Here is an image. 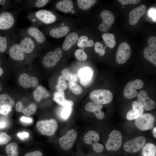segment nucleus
<instances>
[{
    "label": "nucleus",
    "instance_id": "1",
    "mask_svg": "<svg viewBox=\"0 0 156 156\" xmlns=\"http://www.w3.org/2000/svg\"><path fill=\"white\" fill-rule=\"evenodd\" d=\"M27 18L32 25L37 27L40 22L46 24H49L55 22L56 17L53 13L50 11L42 9L30 13Z\"/></svg>",
    "mask_w": 156,
    "mask_h": 156
},
{
    "label": "nucleus",
    "instance_id": "2",
    "mask_svg": "<svg viewBox=\"0 0 156 156\" xmlns=\"http://www.w3.org/2000/svg\"><path fill=\"white\" fill-rule=\"evenodd\" d=\"M22 8L14 9L11 11L4 12L0 14V30H12L16 27L18 16Z\"/></svg>",
    "mask_w": 156,
    "mask_h": 156
},
{
    "label": "nucleus",
    "instance_id": "3",
    "mask_svg": "<svg viewBox=\"0 0 156 156\" xmlns=\"http://www.w3.org/2000/svg\"><path fill=\"white\" fill-rule=\"evenodd\" d=\"M36 127L41 134L51 136L53 135L57 130L58 124L55 119H51L38 121L36 123Z\"/></svg>",
    "mask_w": 156,
    "mask_h": 156
},
{
    "label": "nucleus",
    "instance_id": "4",
    "mask_svg": "<svg viewBox=\"0 0 156 156\" xmlns=\"http://www.w3.org/2000/svg\"><path fill=\"white\" fill-rule=\"evenodd\" d=\"M94 102L103 105L110 103L113 99V95L110 91L105 89H98L92 91L89 96Z\"/></svg>",
    "mask_w": 156,
    "mask_h": 156
},
{
    "label": "nucleus",
    "instance_id": "5",
    "mask_svg": "<svg viewBox=\"0 0 156 156\" xmlns=\"http://www.w3.org/2000/svg\"><path fill=\"white\" fill-rule=\"evenodd\" d=\"M19 32L21 36L25 35L31 37L39 45L43 43L45 41V37L43 33L37 27L34 25L21 29Z\"/></svg>",
    "mask_w": 156,
    "mask_h": 156
},
{
    "label": "nucleus",
    "instance_id": "6",
    "mask_svg": "<svg viewBox=\"0 0 156 156\" xmlns=\"http://www.w3.org/2000/svg\"><path fill=\"white\" fill-rule=\"evenodd\" d=\"M155 118L150 113L142 114L135 119V123L137 128L141 130L151 129L153 127Z\"/></svg>",
    "mask_w": 156,
    "mask_h": 156
},
{
    "label": "nucleus",
    "instance_id": "7",
    "mask_svg": "<svg viewBox=\"0 0 156 156\" xmlns=\"http://www.w3.org/2000/svg\"><path fill=\"white\" fill-rule=\"evenodd\" d=\"M122 142V135L120 132L117 130H114L109 135L105 144L106 148L109 151H117L121 147Z\"/></svg>",
    "mask_w": 156,
    "mask_h": 156
},
{
    "label": "nucleus",
    "instance_id": "8",
    "mask_svg": "<svg viewBox=\"0 0 156 156\" xmlns=\"http://www.w3.org/2000/svg\"><path fill=\"white\" fill-rule=\"evenodd\" d=\"M62 54V50L59 48H56L53 51L48 52L43 58V65L48 68L55 66L61 57Z\"/></svg>",
    "mask_w": 156,
    "mask_h": 156
},
{
    "label": "nucleus",
    "instance_id": "9",
    "mask_svg": "<svg viewBox=\"0 0 156 156\" xmlns=\"http://www.w3.org/2000/svg\"><path fill=\"white\" fill-rule=\"evenodd\" d=\"M146 142V138L140 136L127 141L124 144L123 148L125 151L133 153L139 151L144 146Z\"/></svg>",
    "mask_w": 156,
    "mask_h": 156
},
{
    "label": "nucleus",
    "instance_id": "10",
    "mask_svg": "<svg viewBox=\"0 0 156 156\" xmlns=\"http://www.w3.org/2000/svg\"><path fill=\"white\" fill-rule=\"evenodd\" d=\"M144 82L139 79L129 81L125 85L123 94L125 97L128 99H131L135 97L137 94V91L134 89H139L143 88Z\"/></svg>",
    "mask_w": 156,
    "mask_h": 156
},
{
    "label": "nucleus",
    "instance_id": "11",
    "mask_svg": "<svg viewBox=\"0 0 156 156\" xmlns=\"http://www.w3.org/2000/svg\"><path fill=\"white\" fill-rule=\"evenodd\" d=\"M131 53L129 45L126 42H122L118 48L116 56V62L119 64L126 63L130 58Z\"/></svg>",
    "mask_w": 156,
    "mask_h": 156
},
{
    "label": "nucleus",
    "instance_id": "12",
    "mask_svg": "<svg viewBox=\"0 0 156 156\" xmlns=\"http://www.w3.org/2000/svg\"><path fill=\"white\" fill-rule=\"evenodd\" d=\"M21 38L18 43L20 50L25 55L32 53L39 46L31 37L25 35H21Z\"/></svg>",
    "mask_w": 156,
    "mask_h": 156
},
{
    "label": "nucleus",
    "instance_id": "13",
    "mask_svg": "<svg viewBox=\"0 0 156 156\" xmlns=\"http://www.w3.org/2000/svg\"><path fill=\"white\" fill-rule=\"evenodd\" d=\"M77 136V133L74 129L68 131L59 139V143L61 148L64 150L70 149L73 146Z\"/></svg>",
    "mask_w": 156,
    "mask_h": 156
},
{
    "label": "nucleus",
    "instance_id": "14",
    "mask_svg": "<svg viewBox=\"0 0 156 156\" xmlns=\"http://www.w3.org/2000/svg\"><path fill=\"white\" fill-rule=\"evenodd\" d=\"M101 16L103 21L99 26V30L102 32H106L111 27L115 20V17L113 13L107 10L102 11Z\"/></svg>",
    "mask_w": 156,
    "mask_h": 156
},
{
    "label": "nucleus",
    "instance_id": "15",
    "mask_svg": "<svg viewBox=\"0 0 156 156\" xmlns=\"http://www.w3.org/2000/svg\"><path fill=\"white\" fill-rule=\"evenodd\" d=\"M94 74L93 69L91 67L85 66L80 68L78 72L81 84L83 86L89 85L91 82Z\"/></svg>",
    "mask_w": 156,
    "mask_h": 156
},
{
    "label": "nucleus",
    "instance_id": "16",
    "mask_svg": "<svg viewBox=\"0 0 156 156\" xmlns=\"http://www.w3.org/2000/svg\"><path fill=\"white\" fill-rule=\"evenodd\" d=\"M138 102L141 104L144 109L149 111L155 106V102L149 97L146 92L144 90L140 92L137 94Z\"/></svg>",
    "mask_w": 156,
    "mask_h": 156
},
{
    "label": "nucleus",
    "instance_id": "17",
    "mask_svg": "<svg viewBox=\"0 0 156 156\" xmlns=\"http://www.w3.org/2000/svg\"><path fill=\"white\" fill-rule=\"evenodd\" d=\"M18 81L21 86L26 89L35 87L38 83V79L36 77H31L25 73H22L19 76Z\"/></svg>",
    "mask_w": 156,
    "mask_h": 156
},
{
    "label": "nucleus",
    "instance_id": "18",
    "mask_svg": "<svg viewBox=\"0 0 156 156\" xmlns=\"http://www.w3.org/2000/svg\"><path fill=\"white\" fill-rule=\"evenodd\" d=\"M146 6L144 5H140L132 10L129 14V23L132 25L136 24L140 19L146 13Z\"/></svg>",
    "mask_w": 156,
    "mask_h": 156
},
{
    "label": "nucleus",
    "instance_id": "19",
    "mask_svg": "<svg viewBox=\"0 0 156 156\" xmlns=\"http://www.w3.org/2000/svg\"><path fill=\"white\" fill-rule=\"evenodd\" d=\"M132 109L129 110L126 115L127 119L129 120H135L142 115L144 112L142 105L138 101H134L132 105Z\"/></svg>",
    "mask_w": 156,
    "mask_h": 156
},
{
    "label": "nucleus",
    "instance_id": "20",
    "mask_svg": "<svg viewBox=\"0 0 156 156\" xmlns=\"http://www.w3.org/2000/svg\"><path fill=\"white\" fill-rule=\"evenodd\" d=\"M9 54L10 58L17 61H22L25 57V55L20 50L17 42L12 44L9 47Z\"/></svg>",
    "mask_w": 156,
    "mask_h": 156
},
{
    "label": "nucleus",
    "instance_id": "21",
    "mask_svg": "<svg viewBox=\"0 0 156 156\" xmlns=\"http://www.w3.org/2000/svg\"><path fill=\"white\" fill-rule=\"evenodd\" d=\"M102 105L95 102H90L87 103L85 106V109L88 111L93 113L99 119H102L104 116V113L101 110Z\"/></svg>",
    "mask_w": 156,
    "mask_h": 156
},
{
    "label": "nucleus",
    "instance_id": "22",
    "mask_svg": "<svg viewBox=\"0 0 156 156\" xmlns=\"http://www.w3.org/2000/svg\"><path fill=\"white\" fill-rule=\"evenodd\" d=\"M37 108V105L34 103H31L28 106L25 107L22 102L20 101H18L15 106V109L17 111L21 112L27 116L34 114L36 112Z\"/></svg>",
    "mask_w": 156,
    "mask_h": 156
},
{
    "label": "nucleus",
    "instance_id": "23",
    "mask_svg": "<svg viewBox=\"0 0 156 156\" xmlns=\"http://www.w3.org/2000/svg\"><path fill=\"white\" fill-rule=\"evenodd\" d=\"M15 102L10 96L6 94H0V109L12 110Z\"/></svg>",
    "mask_w": 156,
    "mask_h": 156
},
{
    "label": "nucleus",
    "instance_id": "24",
    "mask_svg": "<svg viewBox=\"0 0 156 156\" xmlns=\"http://www.w3.org/2000/svg\"><path fill=\"white\" fill-rule=\"evenodd\" d=\"M54 101L58 104L63 106H70L72 107L74 103L71 101L65 99L64 93L63 91H57L54 94Z\"/></svg>",
    "mask_w": 156,
    "mask_h": 156
},
{
    "label": "nucleus",
    "instance_id": "25",
    "mask_svg": "<svg viewBox=\"0 0 156 156\" xmlns=\"http://www.w3.org/2000/svg\"><path fill=\"white\" fill-rule=\"evenodd\" d=\"M79 38L77 34L75 32H72L68 34L62 44L63 50L67 51L74 45Z\"/></svg>",
    "mask_w": 156,
    "mask_h": 156
},
{
    "label": "nucleus",
    "instance_id": "26",
    "mask_svg": "<svg viewBox=\"0 0 156 156\" xmlns=\"http://www.w3.org/2000/svg\"><path fill=\"white\" fill-rule=\"evenodd\" d=\"M70 29L67 26L55 28L51 29L49 31V35L55 38H60L66 35L69 32Z\"/></svg>",
    "mask_w": 156,
    "mask_h": 156
},
{
    "label": "nucleus",
    "instance_id": "27",
    "mask_svg": "<svg viewBox=\"0 0 156 156\" xmlns=\"http://www.w3.org/2000/svg\"><path fill=\"white\" fill-rule=\"evenodd\" d=\"M33 96L35 100L37 102H39L42 99L48 98L49 94L42 86L39 85L37 87L33 92Z\"/></svg>",
    "mask_w": 156,
    "mask_h": 156
},
{
    "label": "nucleus",
    "instance_id": "28",
    "mask_svg": "<svg viewBox=\"0 0 156 156\" xmlns=\"http://www.w3.org/2000/svg\"><path fill=\"white\" fill-rule=\"evenodd\" d=\"M56 8L60 11L68 13L71 11L73 8V2L70 0H62L56 4Z\"/></svg>",
    "mask_w": 156,
    "mask_h": 156
},
{
    "label": "nucleus",
    "instance_id": "29",
    "mask_svg": "<svg viewBox=\"0 0 156 156\" xmlns=\"http://www.w3.org/2000/svg\"><path fill=\"white\" fill-rule=\"evenodd\" d=\"M144 58L156 66V51L155 49L149 47H146L143 50Z\"/></svg>",
    "mask_w": 156,
    "mask_h": 156
},
{
    "label": "nucleus",
    "instance_id": "30",
    "mask_svg": "<svg viewBox=\"0 0 156 156\" xmlns=\"http://www.w3.org/2000/svg\"><path fill=\"white\" fill-rule=\"evenodd\" d=\"M100 139L99 134L96 131H90L88 132L83 137L84 142L88 144L92 145Z\"/></svg>",
    "mask_w": 156,
    "mask_h": 156
},
{
    "label": "nucleus",
    "instance_id": "31",
    "mask_svg": "<svg viewBox=\"0 0 156 156\" xmlns=\"http://www.w3.org/2000/svg\"><path fill=\"white\" fill-rule=\"evenodd\" d=\"M49 1L48 0H27L24 7L28 9L41 8L46 5Z\"/></svg>",
    "mask_w": 156,
    "mask_h": 156
},
{
    "label": "nucleus",
    "instance_id": "32",
    "mask_svg": "<svg viewBox=\"0 0 156 156\" xmlns=\"http://www.w3.org/2000/svg\"><path fill=\"white\" fill-rule=\"evenodd\" d=\"M142 148V156H156V147L153 144L151 143L146 144Z\"/></svg>",
    "mask_w": 156,
    "mask_h": 156
},
{
    "label": "nucleus",
    "instance_id": "33",
    "mask_svg": "<svg viewBox=\"0 0 156 156\" xmlns=\"http://www.w3.org/2000/svg\"><path fill=\"white\" fill-rule=\"evenodd\" d=\"M102 38L106 44L105 47H108L110 48H114L116 44L114 35L112 34L105 33L102 36Z\"/></svg>",
    "mask_w": 156,
    "mask_h": 156
},
{
    "label": "nucleus",
    "instance_id": "34",
    "mask_svg": "<svg viewBox=\"0 0 156 156\" xmlns=\"http://www.w3.org/2000/svg\"><path fill=\"white\" fill-rule=\"evenodd\" d=\"M18 146L15 142H11L6 145L5 150L8 156H18Z\"/></svg>",
    "mask_w": 156,
    "mask_h": 156
},
{
    "label": "nucleus",
    "instance_id": "35",
    "mask_svg": "<svg viewBox=\"0 0 156 156\" xmlns=\"http://www.w3.org/2000/svg\"><path fill=\"white\" fill-rule=\"evenodd\" d=\"M62 77L65 79L69 81L74 82L78 80V76L76 74L72 73L68 69L66 68L61 71Z\"/></svg>",
    "mask_w": 156,
    "mask_h": 156
},
{
    "label": "nucleus",
    "instance_id": "36",
    "mask_svg": "<svg viewBox=\"0 0 156 156\" xmlns=\"http://www.w3.org/2000/svg\"><path fill=\"white\" fill-rule=\"evenodd\" d=\"M96 0H77L79 7L83 10H88L96 2Z\"/></svg>",
    "mask_w": 156,
    "mask_h": 156
},
{
    "label": "nucleus",
    "instance_id": "37",
    "mask_svg": "<svg viewBox=\"0 0 156 156\" xmlns=\"http://www.w3.org/2000/svg\"><path fill=\"white\" fill-rule=\"evenodd\" d=\"M60 114V117L64 120H67L70 116L72 110V107L70 106H63Z\"/></svg>",
    "mask_w": 156,
    "mask_h": 156
},
{
    "label": "nucleus",
    "instance_id": "38",
    "mask_svg": "<svg viewBox=\"0 0 156 156\" xmlns=\"http://www.w3.org/2000/svg\"><path fill=\"white\" fill-rule=\"evenodd\" d=\"M68 84L69 88L75 94L79 95L82 92V88L77 83L74 82L69 81Z\"/></svg>",
    "mask_w": 156,
    "mask_h": 156
},
{
    "label": "nucleus",
    "instance_id": "39",
    "mask_svg": "<svg viewBox=\"0 0 156 156\" xmlns=\"http://www.w3.org/2000/svg\"><path fill=\"white\" fill-rule=\"evenodd\" d=\"M67 87V83L65 79L61 76L59 77L57 84L55 88L57 91H63L65 90Z\"/></svg>",
    "mask_w": 156,
    "mask_h": 156
},
{
    "label": "nucleus",
    "instance_id": "40",
    "mask_svg": "<svg viewBox=\"0 0 156 156\" xmlns=\"http://www.w3.org/2000/svg\"><path fill=\"white\" fill-rule=\"evenodd\" d=\"M8 44V39L6 37L0 35V52H5Z\"/></svg>",
    "mask_w": 156,
    "mask_h": 156
},
{
    "label": "nucleus",
    "instance_id": "41",
    "mask_svg": "<svg viewBox=\"0 0 156 156\" xmlns=\"http://www.w3.org/2000/svg\"><path fill=\"white\" fill-rule=\"evenodd\" d=\"M75 55L76 58L79 60L84 61L87 58L86 54L82 49L77 50L75 53Z\"/></svg>",
    "mask_w": 156,
    "mask_h": 156
},
{
    "label": "nucleus",
    "instance_id": "42",
    "mask_svg": "<svg viewBox=\"0 0 156 156\" xmlns=\"http://www.w3.org/2000/svg\"><path fill=\"white\" fill-rule=\"evenodd\" d=\"M12 138L5 132L0 133V145L7 144L11 140Z\"/></svg>",
    "mask_w": 156,
    "mask_h": 156
},
{
    "label": "nucleus",
    "instance_id": "43",
    "mask_svg": "<svg viewBox=\"0 0 156 156\" xmlns=\"http://www.w3.org/2000/svg\"><path fill=\"white\" fill-rule=\"evenodd\" d=\"M88 38L86 36H82L79 39L77 43V46L79 47L84 48L88 41Z\"/></svg>",
    "mask_w": 156,
    "mask_h": 156
},
{
    "label": "nucleus",
    "instance_id": "44",
    "mask_svg": "<svg viewBox=\"0 0 156 156\" xmlns=\"http://www.w3.org/2000/svg\"><path fill=\"white\" fill-rule=\"evenodd\" d=\"M148 16L151 18L152 20L155 22H156V9L152 7L149 9L148 11Z\"/></svg>",
    "mask_w": 156,
    "mask_h": 156
},
{
    "label": "nucleus",
    "instance_id": "45",
    "mask_svg": "<svg viewBox=\"0 0 156 156\" xmlns=\"http://www.w3.org/2000/svg\"><path fill=\"white\" fill-rule=\"evenodd\" d=\"M92 145L93 150L96 152L101 153L103 150L104 147L103 145L99 143L95 142Z\"/></svg>",
    "mask_w": 156,
    "mask_h": 156
},
{
    "label": "nucleus",
    "instance_id": "46",
    "mask_svg": "<svg viewBox=\"0 0 156 156\" xmlns=\"http://www.w3.org/2000/svg\"><path fill=\"white\" fill-rule=\"evenodd\" d=\"M148 44L149 47L156 49V37L155 36L150 37L148 39Z\"/></svg>",
    "mask_w": 156,
    "mask_h": 156
},
{
    "label": "nucleus",
    "instance_id": "47",
    "mask_svg": "<svg viewBox=\"0 0 156 156\" xmlns=\"http://www.w3.org/2000/svg\"><path fill=\"white\" fill-rule=\"evenodd\" d=\"M121 4L124 5L129 4H136L139 3L140 0H118Z\"/></svg>",
    "mask_w": 156,
    "mask_h": 156
},
{
    "label": "nucleus",
    "instance_id": "48",
    "mask_svg": "<svg viewBox=\"0 0 156 156\" xmlns=\"http://www.w3.org/2000/svg\"><path fill=\"white\" fill-rule=\"evenodd\" d=\"M17 135L21 140H24L29 137V134L28 132L23 131L22 132H19L17 133Z\"/></svg>",
    "mask_w": 156,
    "mask_h": 156
},
{
    "label": "nucleus",
    "instance_id": "49",
    "mask_svg": "<svg viewBox=\"0 0 156 156\" xmlns=\"http://www.w3.org/2000/svg\"><path fill=\"white\" fill-rule=\"evenodd\" d=\"M24 156H42V154L41 152L37 150L27 153Z\"/></svg>",
    "mask_w": 156,
    "mask_h": 156
},
{
    "label": "nucleus",
    "instance_id": "50",
    "mask_svg": "<svg viewBox=\"0 0 156 156\" xmlns=\"http://www.w3.org/2000/svg\"><path fill=\"white\" fill-rule=\"evenodd\" d=\"M103 47V45L101 43L99 42H96L94 45V50L97 53H99Z\"/></svg>",
    "mask_w": 156,
    "mask_h": 156
},
{
    "label": "nucleus",
    "instance_id": "51",
    "mask_svg": "<svg viewBox=\"0 0 156 156\" xmlns=\"http://www.w3.org/2000/svg\"><path fill=\"white\" fill-rule=\"evenodd\" d=\"M20 120L22 122L25 123H29L32 121V120L30 118L22 116L20 118Z\"/></svg>",
    "mask_w": 156,
    "mask_h": 156
},
{
    "label": "nucleus",
    "instance_id": "52",
    "mask_svg": "<svg viewBox=\"0 0 156 156\" xmlns=\"http://www.w3.org/2000/svg\"><path fill=\"white\" fill-rule=\"evenodd\" d=\"M8 125V121L5 119L0 120V128L4 129Z\"/></svg>",
    "mask_w": 156,
    "mask_h": 156
},
{
    "label": "nucleus",
    "instance_id": "53",
    "mask_svg": "<svg viewBox=\"0 0 156 156\" xmlns=\"http://www.w3.org/2000/svg\"><path fill=\"white\" fill-rule=\"evenodd\" d=\"M94 44V42L93 40H88L87 43L85 47H92Z\"/></svg>",
    "mask_w": 156,
    "mask_h": 156
},
{
    "label": "nucleus",
    "instance_id": "54",
    "mask_svg": "<svg viewBox=\"0 0 156 156\" xmlns=\"http://www.w3.org/2000/svg\"><path fill=\"white\" fill-rule=\"evenodd\" d=\"M105 48L106 47H103V49L100 51L99 53L100 56H103L105 54Z\"/></svg>",
    "mask_w": 156,
    "mask_h": 156
},
{
    "label": "nucleus",
    "instance_id": "55",
    "mask_svg": "<svg viewBox=\"0 0 156 156\" xmlns=\"http://www.w3.org/2000/svg\"><path fill=\"white\" fill-rule=\"evenodd\" d=\"M153 135L154 137L156 138V127H154L153 130Z\"/></svg>",
    "mask_w": 156,
    "mask_h": 156
},
{
    "label": "nucleus",
    "instance_id": "56",
    "mask_svg": "<svg viewBox=\"0 0 156 156\" xmlns=\"http://www.w3.org/2000/svg\"><path fill=\"white\" fill-rule=\"evenodd\" d=\"M3 71L2 68L0 67V77L2 75L3 73Z\"/></svg>",
    "mask_w": 156,
    "mask_h": 156
},
{
    "label": "nucleus",
    "instance_id": "57",
    "mask_svg": "<svg viewBox=\"0 0 156 156\" xmlns=\"http://www.w3.org/2000/svg\"><path fill=\"white\" fill-rule=\"evenodd\" d=\"M71 12L72 14H74L75 13V11L74 10H72L71 11Z\"/></svg>",
    "mask_w": 156,
    "mask_h": 156
},
{
    "label": "nucleus",
    "instance_id": "58",
    "mask_svg": "<svg viewBox=\"0 0 156 156\" xmlns=\"http://www.w3.org/2000/svg\"><path fill=\"white\" fill-rule=\"evenodd\" d=\"M1 88L0 86V92L1 91Z\"/></svg>",
    "mask_w": 156,
    "mask_h": 156
},
{
    "label": "nucleus",
    "instance_id": "59",
    "mask_svg": "<svg viewBox=\"0 0 156 156\" xmlns=\"http://www.w3.org/2000/svg\"><path fill=\"white\" fill-rule=\"evenodd\" d=\"M64 24V23H62V25H63Z\"/></svg>",
    "mask_w": 156,
    "mask_h": 156
},
{
    "label": "nucleus",
    "instance_id": "60",
    "mask_svg": "<svg viewBox=\"0 0 156 156\" xmlns=\"http://www.w3.org/2000/svg\"><path fill=\"white\" fill-rule=\"evenodd\" d=\"M122 8H124V7H122Z\"/></svg>",
    "mask_w": 156,
    "mask_h": 156
},
{
    "label": "nucleus",
    "instance_id": "61",
    "mask_svg": "<svg viewBox=\"0 0 156 156\" xmlns=\"http://www.w3.org/2000/svg\"><path fill=\"white\" fill-rule=\"evenodd\" d=\"M0 1H1V0H0Z\"/></svg>",
    "mask_w": 156,
    "mask_h": 156
}]
</instances>
